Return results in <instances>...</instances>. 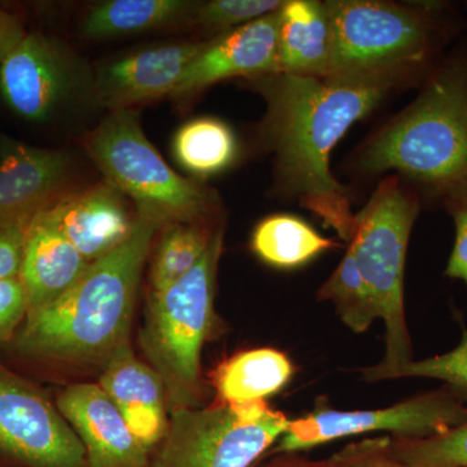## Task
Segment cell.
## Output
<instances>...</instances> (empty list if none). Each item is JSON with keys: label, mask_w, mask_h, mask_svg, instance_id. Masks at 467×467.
Listing matches in <instances>:
<instances>
[{"label": "cell", "mask_w": 467, "mask_h": 467, "mask_svg": "<svg viewBox=\"0 0 467 467\" xmlns=\"http://www.w3.org/2000/svg\"><path fill=\"white\" fill-rule=\"evenodd\" d=\"M223 235L214 233L204 256L167 290L150 292L140 344L161 378L171 410L198 408L202 344L213 319L214 285Z\"/></svg>", "instance_id": "obj_5"}, {"label": "cell", "mask_w": 467, "mask_h": 467, "mask_svg": "<svg viewBox=\"0 0 467 467\" xmlns=\"http://www.w3.org/2000/svg\"><path fill=\"white\" fill-rule=\"evenodd\" d=\"M290 467H337L334 465L333 461H328V462L324 463H291Z\"/></svg>", "instance_id": "obj_34"}, {"label": "cell", "mask_w": 467, "mask_h": 467, "mask_svg": "<svg viewBox=\"0 0 467 467\" xmlns=\"http://www.w3.org/2000/svg\"><path fill=\"white\" fill-rule=\"evenodd\" d=\"M365 173L398 171L439 196L467 175V52H454L416 100L365 146Z\"/></svg>", "instance_id": "obj_3"}, {"label": "cell", "mask_w": 467, "mask_h": 467, "mask_svg": "<svg viewBox=\"0 0 467 467\" xmlns=\"http://www.w3.org/2000/svg\"><path fill=\"white\" fill-rule=\"evenodd\" d=\"M418 213L416 196L401 186L399 178L389 177L356 214L348 248L384 324L386 352L379 364L368 367L373 370H389L411 359L404 279L409 239Z\"/></svg>", "instance_id": "obj_6"}, {"label": "cell", "mask_w": 467, "mask_h": 467, "mask_svg": "<svg viewBox=\"0 0 467 467\" xmlns=\"http://www.w3.org/2000/svg\"><path fill=\"white\" fill-rule=\"evenodd\" d=\"M99 386L143 447L150 450L164 439L169 426L164 384L152 368L135 358L129 340L106 359Z\"/></svg>", "instance_id": "obj_16"}, {"label": "cell", "mask_w": 467, "mask_h": 467, "mask_svg": "<svg viewBox=\"0 0 467 467\" xmlns=\"http://www.w3.org/2000/svg\"><path fill=\"white\" fill-rule=\"evenodd\" d=\"M69 155L0 133V227L30 225L36 214L63 198Z\"/></svg>", "instance_id": "obj_12"}, {"label": "cell", "mask_w": 467, "mask_h": 467, "mask_svg": "<svg viewBox=\"0 0 467 467\" xmlns=\"http://www.w3.org/2000/svg\"><path fill=\"white\" fill-rule=\"evenodd\" d=\"M63 414L84 444L88 467H149V450L99 384H75L58 395Z\"/></svg>", "instance_id": "obj_15"}, {"label": "cell", "mask_w": 467, "mask_h": 467, "mask_svg": "<svg viewBox=\"0 0 467 467\" xmlns=\"http://www.w3.org/2000/svg\"><path fill=\"white\" fill-rule=\"evenodd\" d=\"M448 213L453 218L456 238L445 275L459 279L467 287V175L448 187L441 195Z\"/></svg>", "instance_id": "obj_29"}, {"label": "cell", "mask_w": 467, "mask_h": 467, "mask_svg": "<svg viewBox=\"0 0 467 467\" xmlns=\"http://www.w3.org/2000/svg\"><path fill=\"white\" fill-rule=\"evenodd\" d=\"M178 164L196 177H211L233 164L238 142L226 122L199 117L181 126L173 140Z\"/></svg>", "instance_id": "obj_23"}, {"label": "cell", "mask_w": 467, "mask_h": 467, "mask_svg": "<svg viewBox=\"0 0 467 467\" xmlns=\"http://www.w3.org/2000/svg\"><path fill=\"white\" fill-rule=\"evenodd\" d=\"M333 32L327 77L422 73L447 39L439 5L402 7L376 0L326 2Z\"/></svg>", "instance_id": "obj_4"}, {"label": "cell", "mask_w": 467, "mask_h": 467, "mask_svg": "<svg viewBox=\"0 0 467 467\" xmlns=\"http://www.w3.org/2000/svg\"><path fill=\"white\" fill-rule=\"evenodd\" d=\"M333 32L326 3L290 0L279 8L278 73L327 77Z\"/></svg>", "instance_id": "obj_19"}, {"label": "cell", "mask_w": 467, "mask_h": 467, "mask_svg": "<svg viewBox=\"0 0 467 467\" xmlns=\"http://www.w3.org/2000/svg\"><path fill=\"white\" fill-rule=\"evenodd\" d=\"M0 457L20 467H84L75 430L45 392L0 361Z\"/></svg>", "instance_id": "obj_10"}, {"label": "cell", "mask_w": 467, "mask_h": 467, "mask_svg": "<svg viewBox=\"0 0 467 467\" xmlns=\"http://www.w3.org/2000/svg\"><path fill=\"white\" fill-rule=\"evenodd\" d=\"M288 423L264 400L177 409L149 467H248L279 441Z\"/></svg>", "instance_id": "obj_8"}, {"label": "cell", "mask_w": 467, "mask_h": 467, "mask_svg": "<svg viewBox=\"0 0 467 467\" xmlns=\"http://www.w3.org/2000/svg\"><path fill=\"white\" fill-rule=\"evenodd\" d=\"M317 297L333 303L337 316L353 333H365L379 318L376 303L349 248L333 275L319 288Z\"/></svg>", "instance_id": "obj_25"}, {"label": "cell", "mask_w": 467, "mask_h": 467, "mask_svg": "<svg viewBox=\"0 0 467 467\" xmlns=\"http://www.w3.org/2000/svg\"><path fill=\"white\" fill-rule=\"evenodd\" d=\"M26 34L20 17L0 5V67Z\"/></svg>", "instance_id": "obj_33"}, {"label": "cell", "mask_w": 467, "mask_h": 467, "mask_svg": "<svg viewBox=\"0 0 467 467\" xmlns=\"http://www.w3.org/2000/svg\"><path fill=\"white\" fill-rule=\"evenodd\" d=\"M26 315V295L20 278L0 281V348L14 339Z\"/></svg>", "instance_id": "obj_30"}, {"label": "cell", "mask_w": 467, "mask_h": 467, "mask_svg": "<svg viewBox=\"0 0 467 467\" xmlns=\"http://www.w3.org/2000/svg\"><path fill=\"white\" fill-rule=\"evenodd\" d=\"M284 3L279 0H212L202 5L198 3L192 20L205 29L230 32L278 11Z\"/></svg>", "instance_id": "obj_28"}, {"label": "cell", "mask_w": 467, "mask_h": 467, "mask_svg": "<svg viewBox=\"0 0 467 467\" xmlns=\"http://www.w3.org/2000/svg\"><path fill=\"white\" fill-rule=\"evenodd\" d=\"M205 43L160 46L104 64L92 78V95L112 110L171 95Z\"/></svg>", "instance_id": "obj_13"}, {"label": "cell", "mask_w": 467, "mask_h": 467, "mask_svg": "<svg viewBox=\"0 0 467 467\" xmlns=\"http://www.w3.org/2000/svg\"><path fill=\"white\" fill-rule=\"evenodd\" d=\"M467 420V404L447 387L420 393L389 408L337 410L319 408L290 420L276 453H295L347 436L389 432L396 439H425L442 434Z\"/></svg>", "instance_id": "obj_9"}, {"label": "cell", "mask_w": 467, "mask_h": 467, "mask_svg": "<svg viewBox=\"0 0 467 467\" xmlns=\"http://www.w3.org/2000/svg\"><path fill=\"white\" fill-rule=\"evenodd\" d=\"M259 78L267 109L264 135L281 182L326 227L349 243L356 214L330 171L331 152L350 126L371 112L401 79L400 73L308 77L273 73Z\"/></svg>", "instance_id": "obj_1"}, {"label": "cell", "mask_w": 467, "mask_h": 467, "mask_svg": "<svg viewBox=\"0 0 467 467\" xmlns=\"http://www.w3.org/2000/svg\"><path fill=\"white\" fill-rule=\"evenodd\" d=\"M160 227L155 218L137 212L130 236L91 263L66 294L27 316L3 349L26 362L109 358L128 342L144 261Z\"/></svg>", "instance_id": "obj_2"}, {"label": "cell", "mask_w": 467, "mask_h": 467, "mask_svg": "<svg viewBox=\"0 0 467 467\" xmlns=\"http://www.w3.org/2000/svg\"><path fill=\"white\" fill-rule=\"evenodd\" d=\"M389 451L405 467H467V420L430 438H391Z\"/></svg>", "instance_id": "obj_27"}, {"label": "cell", "mask_w": 467, "mask_h": 467, "mask_svg": "<svg viewBox=\"0 0 467 467\" xmlns=\"http://www.w3.org/2000/svg\"><path fill=\"white\" fill-rule=\"evenodd\" d=\"M88 265L90 263L61 232L50 209L36 214L27 227L20 272L26 295V317L66 294Z\"/></svg>", "instance_id": "obj_18"}, {"label": "cell", "mask_w": 467, "mask_h": 467, "mask_svg": "<svg viewBox=\"0 0 467 467\" xmlns=\"http://www.w3.org/2000/svg\"><path fill=\"white\" fill-rule=\"evenodd\" d=\"M84 69L54 36L27 32L0 67V98L33 124H45L85 88Z\"/></svg>", "instance_id": "obj_11"}, {"label": "cell", "mask_w": 467, "mask_h": 467, "mask_svg": "<svg viewBox=\"0 0 467 467\" xmlns=\"http://www.w3.org/2000/svg\"><path fill=\"white\" fill-rule=\"evenodd\" d=\"M389 441V436H383L355 442L347 445L331 461L337 467H405L392 456Z\"/></svg>", "instance_id": "obj_31"}, {"label": "cell", "mask_w": 467, "mask_h": 467, "mask_svg": "<svg viewBox=\"0 0 467 467\" xmlns=\"http://www.w3.org/2000/svg\"><path fill=\"white\" fill-rule=\"evenodd\" d=\"M27 227H0V281L20 278Z\"/></svg>", "instance_id": "obj_32"}, {"label": "cell", "mask_w": 467, "mask_h": 467, "mask_svg": "<svg viewBox=\"0 0 467 467\" xmlns=\"http://www.w3.org/2000/svg\"><path fill=\"white\" fill-rule=\"evenodd\" d=\"M198 3L186 0H109L88 12L81 29L88 38L147 32L192 18Z\"/></svg>", "instance_id": "obj_21"}, {"label": "cell", "mask_w": 467, "mask_h": 467, "mask_svg": "<svg viewBox=\"0 0 467 467\" xmlns=\"http://www.w3.org/2000/svg\"><path fill=\"white\" fill-rule=\"evenodd\" d=\"M214 234L209 235L196 223L165 225L150 267V292L167 290L201 263Z\"/></svg>", "instance_id": "obj_24"}, {"label": "cell", "mask_w": 467, "mask_h": 467, "mask_svg": "<svg viewBox=\"0 0 467 467\" xmlns=\"http://www.w3.org/2000/svg\"><path fill=\"white\" fill-rule=\"evenodd\" d=\"M279 9L205 43L171 97L192 94L234 77L278 73Z\"/></svg>", "instance_id": "obj_14"}, {"label": "cell", "mask_w": 467, "mask_h": 467, "mask_svg": "<svg viewBox=\"0 0 467 467\" xmlns=\"http://www.w3.org/2000/svg\"><path fill=\"white\" fill-rule=\"evenodd\" d=\"M337 245L292 214H273L261 221L252 235V248L269 265L292 269L304 265Z\"/></svg>", "instance_id": "obj_22"}, {"label": "cell", "mask_w": 467, "mask_h": 467, "mask_svg": "<svg viewBox=\"0 0 467 467\" xmlns=\"http://www.w3.org/2000/svg\"><path fill=\"white\" fill-rule=\"evenodd\" d=\"M88 150L107 183L161 226L198 223L217 207L216 193L169 167L133 110H112L88 138Z\"/></svg>", "instance_id": "obj_7"}, {"label": "cell", "mask_w": 467, "mask_h": 467, "mask_svg": "<svg viewBox=\"0 0 467 467\" xmlns=\"http://www.w3.org/2000/svg\"><path fill=\"white\" fill-rule=\"evenodd\" d=\"M365 382L401 379V378H430L441 380L448 389L467 404V328L462 327L459 346L434 358L413 359L389 370L359 368Z\"/></svg>", "instance_id": "obj_26"}, {"label": "cell", "mask_w": 467, "mask_h": 467, "mask_svg": "<svg viewBox=\"0 0 467 467\" xmlns=\"http://www.w3.org/2000/svg\"><path fill=\"white\" fill-rule=\"evenodd\" d=\"M292 374L291 359L281 350L252 349L221 365L214 384L223 404H244L264 400L281 391Z\"/></svg>", "instance_id": "obj_20"}, {"label": "cell", "mask_w": 467, "mask_h": 467, "mask_svg": "<svg viewBox=\"0 0 467 467\" xmlns=\"http://www.w3.org/2000/svg\"><path fill=\"white\" fill-rule=\"evenodd\" d=\"M126 196L109 183L63 196L50 209L57 226L88 263L101 259L122 244L133 232Z\"/></svg>", "instance_id": "obj_17"}]
</instances>
